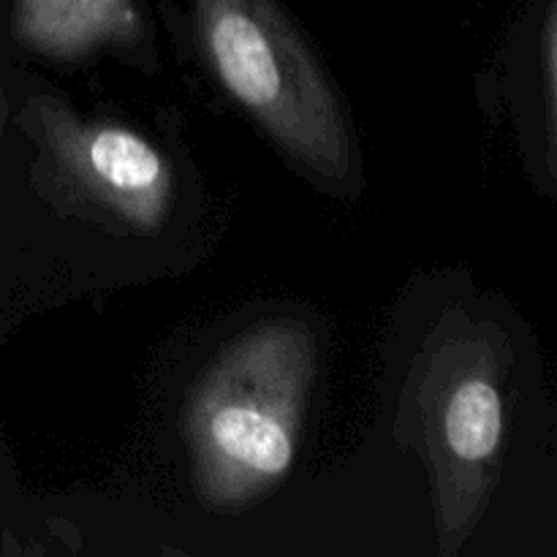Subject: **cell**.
<instances>
[{
  "label": "cell",
  "instance_id": "cell-1",
  "mask_svg": "<svg viewBox=\"0 0 557 557\" xmlns=\"http://www.w3.org/2000/svg\"><path fill=\"white\" fill-rule=\"evenodd\" d=\"M509 370L506 332L451 310L403 384L395 435L428 468L441 557L460 553L500 484Z\"/></svg>",
  "mask_w": 557,
  "mask_h": 557
},
{
  "label": "cell",
  "instance_id": "cell-2",
  "mask_svg": "<svg viewBox=\"0 0 557 557\" xmlns=\"http://www.w3.org/2000/svg\"><path fill=\"white\" fill-rule=\"evenodd\" d=\"M315 364L313 332L277 319L234 337L201 370L183 428L196 495L207 509H245L286 479Z\"/></svg>",
  "mask_w": 557,
  "mask_h": 557
},
{
  "label": "cell",
  "instance_id": "cell-3",
  "mask_svg": "<svg viewBox=\"0 0 557 557\" xmlns=\"http://www.w3.org/2000/svg\"><path fill=\"white\" fill-rule=\"evenodd\" d=\"M196 38L228 96L294 163L324 183L354 172V141L330 76L277 0H190Z\"/></svg>",
  "mask_w": 557,
  "mask_h": 557
},
{
  "label": "cell",
  "instance_id": "cell-4",
  "mask_svg": "<svg viewBox=\"0 0 557 557\" xmlns=\"http://www.w3.org/2000/svg\"><path fill=\"white\" fill-rule=\"evenodd\" d=\"M20 125L38 147L33 174L52 205L125 234L161 232L172 210V166L145 136L79 117L49 96H33Z\"/></svg>",
  "mask_w": 557,
  "mask_h": 557
},
{
  "label": "cell",
  "instance_id": "cell-5",
  "mask_svg": "<svg viewBox=\"0 0 557 557\" xmlns=\"http://www.w3.org/2000/svg\"><path fill=\"white\" fill-rule=\"evenodd\" d=\"M11 27L20 44L52 60L134 44L145 30L136 0H16Z\"/></svg>",
  "mask_w": 557,
  "mask_h": 557
},
{
  "label": "cell",
  "instance_id": "cell-6",
  "mask_svg": "<svg viewBox=\"0 0 557 557\" xmlns=\"http://www.w3.org/2000/svg\"><path fill=\"white\" fill-rule=\"evenodd\" d=\"M5 117H9V109H5V96H3V87H0V136H3V128H5Z\"/></svg>",
  "mask_w": 557,
  "mask_h": 557
}]
</instances>
